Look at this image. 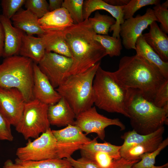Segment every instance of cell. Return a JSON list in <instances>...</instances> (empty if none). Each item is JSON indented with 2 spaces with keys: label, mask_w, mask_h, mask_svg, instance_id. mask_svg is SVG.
Returning a JSON list of instances; mask_svg holds the SVG:
<instances>
[{
  "label": "cell",
  "mask_w": 168,
  "mask_h": 168,
  "mask_svg": "<svg viewBox=\"0 0 168 168\" xmlns=\"http://www.w3.org/2000/svg\"><path fill=\"white\" fill-rule=\"evenodd\" d=\"M5 33L3 26L0 21V57H2L4 47Z\"/></svg>",
  "instance_id": "43"
},
{
  "label": "cell",
  "mask_w": 168,
  "mask_h": 168,
  "mask_svg": "<svg viewBox=\"0 0 168 168\" xmlns=\"http://www.w3.org/2000/svg\"><path fill=\"white\" fill-rule=\"evenodd\" d=\"M26 0H2V14L10 19L24 4Z\"/></svg>",
  "instance_id": "34"
},
{
  "label": "cell",
  "mask_w": 168,
  "mask_h": 168,
  "mask_svg": "<svg viewBox=\"0 0 168 168\" xmlns=\"http://www.w3.org/2000/svg\"><path fill=\"white\" fill-rule=\"evenodd\" d=\"M148 33L142 34L147 44L164 62H168V36L160 28L156 21L149 26Z\"/></svg>",
  "instance_id": "19"
},
{
  "label": "cell",
  "mask_w": 168,
  "mask_h": 168,
  "mask_svg": "<svg viewBox=\"0 0 168 168\" xmlns=\"http://www.w3.org/2000/svg\"><path fill=\"white\" fill-rule=\"evenodd\" d=\"M33 93L34 99L48 105L54 104L61 96L53 87L38 64L34 63Z\"/></svg>",
  "instance_id": "14"
},
{
  "label": "cell",
  "mask_w": 168,
  "mask_h": 168,
  "mask_svg": "<svg viewBox=\"0 0 168 168\" xmlns=\"http://www.w3.org/2000/svg\"><path fill=\"white\" fill-rule=\"evenodd\" d=\"M165 130V127L163 126L155 132L147 135L138 134L133 130L125 132L121 136L124 142L120 149V155L133 147L148 142L161 135H163Z\"/></svg>",
  "instance_id": "25"
},
{
  "label": "cell",
  "mask_w": 168,
  "mask_h": 168,
  "mask_svg": "<svg viewBox=\"0 0 168 168\" xmlns=\"http://www.w3.org/2000/svg\"><path fill=\"white\" fill-rule=\"evenodd\" d=\"M47 116L50 124L58 127L74 125L76 117L70 105L63 97L57 103L48 105Z\"/></svg>",
  "instance_id": "16"
},
{
  "label": "cell",
  "mask_w": 168,
  "mask_h": 168,
  "mask_svg": "<svg viewBox=\"0 0 168 168\" xmlns=\"http://www.w3.org/2000/svg\"><path fill=\"white\" fill-rule=\"evenodd\" d=\"M38 22L44 31L63 32L74 24L70 15L63 7L49 12L39 19Z\"/></svg>",
  "instance_id": "18"
},
{
  "label": "cell",
  "mask_w": 168,
  "mask_h": 168,
  "mask_svg": "<svg viewBox=\"0 0 168 168\" xmlns=\"http://www.w3.org/2000/svg\"><path fill=\"white\" fill-rule=\"evenodd\" d=\"M94 104L99 109L109 113H117L128 118L126 105L128 89L119 85L111 72L100 66L93 83Z\"/></svg>",
  "instance_id": "5"
},
{
  "label": "cell",
  "mask_w": 168,
  "mask_h": 168,
  "mask_svg": "<svg viewBox=\"0 0 168 168\" xmlns=\"http://www.w3.org/2000/svg\"><path fill=\"white\" fill-rule=\"evenodd\" d=\"M45 46L42 39L25 34L23 36L19 54L31 59L38 64L45 52Z\"/></svg>",
  "instance_id": "21"
},
{
  "label": "cell",
  "mask_w": 168,
  "mask_h": 168,
  "mask_svg": "<svg viewBox=\"0 0 168 168\" xmlns=\"http://www.w3.org/2000/svg\"><path fill=\"white\" fill-rule=\"evenodd\" d=\"M95 33L96 34L108 35L110 27L115 23L112 16L96 12L94 16L88 18Z\"/></svg>",
  "instance_id": "29"
},
{
  "label": "cell",
  "mask_w": 168,
  "mask_h": 168,
  "mask_svg": "<svg viewBox=\"0 0 168 168\" xmlns=\"http://www.w3.org/2000/svg\"><path fill=\"white\" fill-rule=\"evenodd\" d=\"M168 165L166 166L164 168H168Z\"/></svg>",
  "instance_id": "46"
},
{
  "label": "cell",
  "mask_w": 168,
  "mask_h": 168,
  "mask_svg": "<svg viewBox=\"0 0 168 168\" xmlns=\"http://www.w3.org/2000/svg\"><path fill=\"white\" fill-rule=\"evenodd\" d=\"M17 158L22 161H39L58 158L56 140L49 128L33 141L18 148Z\"/></svg>",
  "instance_id": "8"
},
{
  "label": "cell",
  "mask_w": 168,
  "mask_h": 168,
  "mask_svg": "<svg viewBox=\"0 0 168 168\" xmlns=\"http://www.w3.org/2000/svg\"><path fill=\"white\" fill-rule=\"evenodd\" d=\"M72 63V58L45 51L44 56L38 65L55 88L65 80Z\"/></svg>",
  "instance_id": "10"
},
{
  "label": "cell",
  "mask_w": 168,
  "mask_h": 168,
  "mask_svg": "<svg viewBox=\"0 0 168 168\" xmlns=\"http://www.w3.org/2000/svg\"><path fill=\"white\" fill-rule=\"evenodd\" d=\"M11 124L0 112V140L12 141L13 136L12 133Z\"/></svg>",
  "instance_id": "37"
},
{
  "label": "cell",
  "mask_w": 168,
  "mask_h": 168,
  "mask_svg": "<svg viewBox=\"0 0 168 168\" xmlns=\"http://www.w3.org/2000/svg\"><path fill=\"white\" fill-rule=\"evenodd\" d=\"M157 21L152 9L148 8L142 15H138L124 20L120 26L119 35L122 44L127 49H136L138 39L153 21Z\"/></svg>",
  "instance_id": "12"
},
{
  "label": "cell",
  "mask_w": 168,
  "mask_h": 168,
  "mask_svg": "<svg viewBox=\"0 0 168 168\" xmlns=\"http://www.w3.org/2000/svg\"><path fill=\"white\" fill-rule=\"evenodd\" d=\"M13 26L27 35H42L44 31L40 27L38 18L27 10L21 8L11 19Z\"/></svg>",
  "instance_id": "20"
},
{
  "label": "cell",
  "mask_w": 168,
  "mask_h": 168,
  "mask_svg": "<svg viewBox=\"0 0 168 168\" xmlns=\"http://www.w3.org/2000/svg\"><path fill=\"white\" fill-rule=\"evenodd\" d=\"M75 168V167H72V166H71V167H70L69 168Z\"/></svg>",
  "instance_id": "47"
},
{
  "label": "cell",
  "mask_w": 168,
  "mask_h": 168,
  "mask_svg": "<svg viewBox=\"0 0 168 168\" xmlns=\"http://www.w3.org/2000/svg\"><path fill=\"white\" fill-rule=\"evenodd\" d=\"M83 0H64L62 7L65 8L72 18L74 24H77L84 21L83 16Z\"/></svg>",
  "instance_id": "31"
},
{
  "label": "cell",
  "mask_w": 168,
  "mask_h": 168,
  "mask_svg": "<svg viewBox=\"0 0 168 168\" xmlns=\"http://www.w3.org/2000/svg\"><path fill=\"white\" fill-rule=\"evenodd\" d=\"M15 163L25 168H68L72 166L66 158L29 161H22L17 158L15 160Z\"/></svg>",
  "instance_id": "27"
},
{
  "label": "cell",
  "mask_w": 168,
  "mask_h": 168,
  "mask_svg": "<svg viewBox=\"0 0 168 168\" xmlns=\"http://www.w3.org/2000/svg\"><path fill=\"white\" fill-rule=\"evenodd\" d=\"M139 160H129L121 157L120 158L114 160L109 168H131Z\"/></svg>",
  "instance_id": "40"
},
{
  "label": "cell",
  "mask_w": 168,
  "mask_h": 168,
  "mask_svg": "<svg viewBox=\"0 0 168 168\" xmlns=\"http://www.w3.org/2000/svg\"><path fill=\"white\" fill-rule=\"evenodd\" d=\"M24 5L26 10L39 19L49 12V4L46 0H26Z\"/></svg>",
  "instance_id": "33"
},
{
  "label": "cell",
  "mask_w": 168,
  "mask_h": 168,
  "mask_svg": "<svg viewBox=\"0 0 168 168\" xmlns=\"http://www.w3.org/2000/svg\"><path fill=\"white\" fill-rule=\"evenodd\" d=\"M44 42L45 51L72 58V54L62 31H44L39 36Z\"/></svg>",
  "instance_id": "22"
},
{
  "label": "cell",
  "mask_w": 168,
  "mask_h": 168,
  "mask_svg": "<svg viewBox=\"0 0 168 168\" xmlns=\"http://www.w3.org/2000/svg\"><path fill=\"white\" fill-rule=\"evenodd\" d=\"M135 50L137 54L156 66L165 78L168 79V62H164L161 59L146 42L142 35L137 40Z\"/></svg>",
  "instance_id": "24"
},
{
  "label": "cell",
  "mask_w": 168,
  "mask_h": 168,
  "mask_svg": "<svg viewBox=\"0 0 168 168\" xmlns=\"http://www.w3.org/2000/svg\"><path fill=\"white\" fill-rule=\"evenodd\" d=\"M124 6H113L102 0H86L84 1L83 6V19H88L93 12L98 10H104L108 12L115 20V23L110 27L109 31L113 32V37L120 38V26L125 20L123 12Z\"/></svg>",
  "instance_id": "15"
},
{
  "label": "cell",
  "mask_w": 168,
  "mask_h": 168,
  "mask_svg": "<svg viewBox=\"0 0 168 168\" xmlns=\"http://www.w3.org/2000/svg\"><path fill=\"white\" fill-rule=\"evenodd\" d=\"M66 159L70 162L72 167L75 168H100L93 161L83 157L77 160L72 157Z\"/></svg>",
  "instance_id": "39"
},
{
  "label": "cell",
  "mask_w": 168,
  "mask_h": 168,
  "mask_svg": "<svg viewBox=\"0 0 168 168\" xmlns=\"http://www.w3.org/2000/svg\"><path fill=\"white\" fill-rule=\"evenodd\" d=\"M160 0H130L123 9L124 18L127 20L133 17L134 13L141 8L150 5L160 4Z\"/></svg>",
  "instance_id": "32"
},
{
  "label": "cell",
  "mask_w": 168,
  "mask_h": 168,
  "mask_svg": "<svg viewBox=\"0 0 168 168\" xmlns=\"http://www.w3.org/2000/svg\"><path fill=\"white\" fill-rule=\"evenodd\" d=\"M111 73L121 86L138 89L146 99L152 102L158 89L168 80L156 66L137 53L122 57L118 69Z\"/></svg>",
  "instance_id": "1"
},
{
  "label": "cell",
  "mask_w": 168,
  "mask_h": 168,
  "mask_svg": "<svg viewBox=\"0 0 168 168\" xmlns=\"http://www.w3.org/2000/svg\"><path fill=\"white\" fill-rule=\"evenodd\" d=\"M74 125L79 127L86 135L96 133L102 140L105 137V128L110 125H115L120 130L125 129V125L118 118H108L99 113L95 106L92 107L76 116Z\"/></svg>",
  "instance_id": "9"
},
{
  "label": "cell",
  "mask_w": 168,
  "mask_h": 168,
  "mask_svg": "<svg viewBox=\"0 0 168 168\" xmlns=\"http://www.w3.org/2000/svg\"><path fill=\"white\" fill-rule=\"evenodd\" d=\"M161 6L163 8L168 9V0H167L165 1L164 2L162 3V4H161Z\"/></svg>",
  "instance_id": "45"
},
{
  "label": "cell",
  "mask_w": 168,
  "mask_h": 168,
  "mask_svg": "<svg viewBox=\"0 0 168 168\" xmlns=\"http://www.w3.org/2000/svg\"><path fill=\"white\" fill-rule=\"evenodd\" d=\"M48 105L34 99L26 102L16 130L26 140L36 139L50 128L47 116Z\"/></svg>",
  "instance_id": "7"
},
{
  "label": "cell",
  "mask_w": 168,
  "mask_h": 168,
  "mask_svg": "<svg viewBox=\"0 0 168 168\" xmlns=\"http://www.w3.org/2000/svg\"><path fill=\"white\" fill-rule=\"evenodd\" d=\"M157 21L161 23V29L166 34L168 33V9L164 8L161 4L155 5L152 9Z\"/></svg>",
  "instance_id": "36"
},
{
  "label": "cell",
  "mask_w": 168,
  "mask_h": 168,
  "mask_svg": "<svg viewBox=\"0 0 168 168\" xmlns=\"http://www.w3.org/2000/svg\"><path fill=\"white\" fill-rule=\"evenodd\" d=\"M63 0H49V12L58 9L62 7Z\"/></svg>",
  "instance_id": "41"
},
{
  "label": "cell",
  "mask_w": 168,
  "mask_h": 168,
  "mask_svg": "<svg viewBox=\"0 0 168 168\" xmlns=\"http://www.w3.org/2000/svg\"><path fill=\"white\" fill-rule=\"evenodd\" d=\"M0 21L4 31L5 40L2 57L4 58L19 54L24 35L26 33L14 26L10 19L2 14Z\"/></svg>",
  "instance_id": "17"
},
{
  "label": "cell",
  "mask_w": 168,
  "mask_h": 168,
  "mask_svg": "<svg viewBox=\"0 0 168 168\" xmlns=\"http://www.w3.org/2000/svg\"><path fill=\"white\" fill-rule=\"evenodd\" d=\"M26 102L18 89L0 87V112L11 125L15 127L18 123Z\"/></svg>",
  "instance_id": "13"
},
{
  "label": "cell",
  "mask_w": 168,
  "mask_h": 168,
  "mask_svg": "<svg viewBox=\"0 0 168 168\" xmlns=\"http://www.w3.org/2000/svg\"><path fill=\"white\" fill-rule=\"evenodd\" d=\"M63 32L73 60L66 77L86 71L107 55L105 49L94 39L96 34L88 19L73 24Z\"/></svg>",
  "instance_id": "2"
},
{
  "label": "cell",
  "mask_w": 168,
  "mask_h": 168,
  "mask_svg": "<svg viewBox=\"0 0 168 168\" xmlns=\"http://www.w3.org/2000/svg\"></svg>",
  "instance_id": "48"
},
{
  "label": "cell",
  "mask_w": 168,
  "mask_h": 168,
  "mask_svg": "<svg viewBox=\"0 0 168 168\" xmlns=\"http://www.w3.org/2000/svg\"><path fill=\"white\" fill-rule=\"evenodd\" d=\"M114 160L108 153L102 152L96 153L92 160L100 168H109Z\"/></svg>",
  "instance_id": "38"
},
{
  "label": "cell",
  "mask_w": 168,
  "mask_h": 168,
  "mask_svg": "<svg viewBox=\"0 0 168 168\" xmlns=\"http://www.w3.org/2000/svg\"><path fill=\"white\" fill-rule=\"evenodd\" d=\"M130 0H104L107 3L114 6L121 7L126 5Z\"/></svg>",
  "instance_id": "42"
},
{
  "label": "cell",
  "mask_w": 168,
  "mask_h": 168,
  "mask_svg": "<svg viewBox=\"0 0 168 168\" xmlns=\"http://www.w3.org/2000/svg\"><path fill=\"white\" fill-rule=\"evenodd\" d=\"M3 168H25L22 166L13 163L12 161L10 159L6 160L4 163Z\"/></svg>",
  "instance_id": "44"
},
{
  "label": "cell",
  "mask_w": 168,
  "mask_h": 168,
  "mask_svg": "<svg viewBox=\"0 0 168 168\" xmlns=\"http://www.w3.org/2000/svg\"><path fill=\"white\" fill-rule=\"evenodd\" d=\"M98 137L94 138L89 143L83 145L80 149L82 157L92 160L95 154L98 152L109 154L114 160H117L121 157L119 152L121 146H116L109 142L98 143Z\"/></svg>",
  "instance_id": "23"
},
{
  "label": "cell",
  "mask_w": 168,
  "mask_h": 168,
  "mask_svg": "<svg viewBox=\"0 0 168 168\" xmlns=\"http://www.w3.org/2000/svg\"><path fill=\"white\" fill-rule=\"evenodd\" d=\"M152 102L156 106L160 108H163L168 104V80L158 89Z\"/></svg>",
  "instance_id": "35"
},
{
  "label": "cell",
  "mask_w": 168,
  "mask_h": 168,
  "mask_svg": "<svg viewBox=\"0 0 168 168\" xmlns=\"http://www.w3.org/2000/svg\"><path fill=\"white\" fill-rule=\"evenodd\" d=\"M52 131L57 141L59 159L71 157L75 152L91 140L74 125H68L63 129Z\"/></svg>",
  "instance_id": "11"
},
{
  "label": "cell",
  "mask_w": 168,
  "mask_h": 168,
  "mask_svg": "<svg viewBox=\"0 0 168 168\" xmlns=\"http://www.w3.org/2000/svg\"><path fill=\"white\" fill-rule=\"evenodd\" d=\"M168 145V138L162 141L157 149L154 151L146 153L140 156V161L135 164L132 167L133 168H164L168 165V163L160 166L155 165L156 156L161 151L165 148Z\"/></svg>",
  "instance_id": "30"
},
{
  "label": "cell",
  "mask_w": 168,
  "mask_h": 168,
  "mask_svg": "<svg viewBox=\"0 0 168 168\" xmlns=\"http://www.w3.org/2000/svg\"><path fill=\"white\" fill-rule=\"evenodd\" d=\"M163 136L160 135L148 142L133 147L120 154V156L129 160H139L143 154L152 152L157 148L163 140Z\"/></svg>",
  "instance_id": "26"
},
{
  "label": "cell",
  "mask_w": 168,
  "mask_h": 168,
  "mask_svg": "<svg viewBox=\"0 0 168 168\" xmlns=\"http://www.w3.org/2000/svg\"><path fill=\"white\" fill-rule=\"evenodd\" d=\"M33 64L31 59L20 55L4 58L0 63V87L18 89L26 102L34 99Z\"/></svg>",
  "instance_id": "6"
},
{
  "label": "cell",
  "mask_w": 168,
  "mask_h": 168,
  "mask_svg": "<svg viewBox=\"0 0 168 168\" xmlns=\"http://www.w3.org/2000/svg\"><path fill=\"white\" fill-rule=\"evenodd\" d=\"M100 65L99 62L83 73L68 76L55 89L68 103L76 116L94 104L93 81Z\"/></svg>",
  "instance_id": "4"
},
{
  "label": "cell",
  "mask_w": 168,
  "mask_h": 168,
  "mask_svg": "<svg viewBox=\"0 0 168 168\" xmlns=\"http://www.w3.org/2000/svg\"><path fill=\"white\" fill-rule=\"evenodd\" d=\"M126 108L133 130L138 134H149L168 124V104L158 107L138 89H128Z\"/></svg>",
  "instance_id": "3"
},
{
  "label": "cell",
  "mask_w": 168,
  "mask_h": 168,
  "mask_svg": "<svg viewBox=\"0 0 168 168\" xmlns=\"http://www.w3.org/2000/svg\"><path fill=\"white\" fill-rule=\"evenodd\" d=\"M94 39L100 43L105 49L107 55L111 57L119 56L122 49L121 39L108 35L95 34Z\"/></svg>",
  "instance_id": "28"
}]
</instances>
